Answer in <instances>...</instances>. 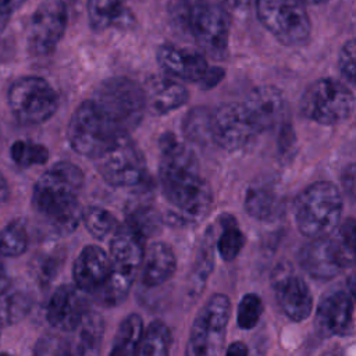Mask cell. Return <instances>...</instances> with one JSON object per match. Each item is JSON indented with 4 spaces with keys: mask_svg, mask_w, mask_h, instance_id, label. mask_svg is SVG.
<instances>
[{
    "mask_svg": "<svg viewBox=\"0 0 356 356\" xmlns=\"http://www.w3.org/2000/svg\"><path fill=\"white\" fill-rule=\"evenodd\" d=\"M159 175L164 196L181 222H199L209 214L211 188L200 177L193 152L171 134L160 138Z\"/></svg>",
    "mask_w": 356,
    "mask_h": 356,
    "instance_id": "1",
    "label": "cell"
},
{
    "mask_svg": "<svg viewBox=\"0 0 356 356\" xmlns=\"http://www.w3.org/2000/svg\"><path fill=\"white\" fill-rule=\"evenodd\" d=\"M82 185L81 168L68 161H58L36 181L32 193L33 207L57 232H71L83 214L78 202Z\"/></svg>",
    "mask_w": 356,
    "mask_h": 356,
    "instance_id": "2",
    "label": "cell"
},
{
    "mask_svg": "<svg viewBox=\"0 0 356 356\" xmlns=\"http://www.w3.org/2000/svg\"><path fill=\"white\" fill-rule=\"evenodd\" d=\"M171 18L203 53L216 60L227 56L231 18L224 7L206 0H178L171 7Z\"/></svg>",
    "mask_w": 356,
    "mask_h": 356,
    "instance_id": "3",
    "label": "cell"
},
{
    "mask_svg": "<svg viewBox=\"0 0 356 356\" xmlns=\"http://www.w3.org/2000/svg\"><path fill=\"white\" fill-rule=\"evenodd\" d=\"M90 100L122 136L129 135L147 111L143 85L127 76H113L103 81L95 89Z\"/></svg>",
    "mask_w": 356,
    "mask_h": 356,
    "instance_id": "4",
    "label": "cell"
},
{
    "mask_svg": "<svg viewBox=\"0 0 356 356\" xmlns=\"http://www.w3.org/2000/svg\"><path fill=\"white\" fill-rule=\"evenodd\" d=\"M342 206V195L337 185L328 181L310 184L295 200L296 227L310 239L328 236L341 224Z\"/></svg>",
    "mask_w": 356,
    "mask_h": 356,
    "instance_id": "5",
    "label": "cell"
},
{
    "mask_svg": "<svg viewBox=\"0 0 356 356\" xmlns=\"http://www.w3.org/2000/svg\"><path fill=\"white\" fill-rule=\"evenodd\" d=\"M145 241L127 224L120 225L114 232L108 254L111 271L104 286L96 293L104 305L114 306L127 298L143 263Z\"/></svg>",
    "mask_w": 356,
    "mask_h": 356,
    "instance_id": "6",
    "label": "cell"
},
{
    "mask_svg": "<svg viewBox=\"0 0 356 356\" xmlns=\"http://www.w3.org/2000/svg\"><path fill=\"white\" fill-rule=\"evenodd\" d=\"M254 6L260 24L281 44L298 47L309 42L312 22L302 0H256Z\"/></svg>",
    "mask_w": 356,
    "mask_h": 356,
    "instance_id": "7",
    "label": "cell"
},
{
    "mask_svg": "<svg viewBox=\"0 0 356 356\" xmlns=\"http://www.w3.org/2000/svg\"><path fill=\"white\" fill-rule=\"evenodd\" d=\"M356 99L352 90L332 78L312 82L300 99V110L307 120L321 125H338L353 113Z\"/></svg>",
    "mask_w": 356,
    "mask_h": 356,
    "instance_id": "8",
    "label": "cell"
},
{
    "mask_svg": "<svg viewBox=\"0 0 356 356\" xmlns=\"http://www.w3.org/2000/svg\"><path fill=\"white\" fill-rule=\"evenodd\" d=\"M229 316V298L224 293L211 295L193 320L185 356H221Z\"/></svg>",
    "mask_w": 356,
    "mask_h": 356,
    "instance_id": "9",
    "label": "cell"
},
{
    "mask_svg": "<svg viewBox=\"0 0 356 356\" xmlns=\"http://www.w3.org/2000/svg\"><path fill=\"white\" fill-rule=\"evenodd\" d=\"M8 107L22 125H39L50 120L58 108L60 97L51 85L39 76L15 79L7 93Z\"/></svg>",
    "mask_w": 356,
    "mask_h": 356,
    "instance_id": "10",
    "label": "cell"
},
{
    "mask_svg": "<svg viewBox=\"0 0 356 356\" xmlns=\"http://www.w3.org/2000/svg\"><path fill=\"white\" fill-rule=\"evenodd\" d=\"M120 136L122 135H118L90 99L82 102L71 115L68 140L72 149L82 156L96 160Z\"/></svg>",
    "mask_w": 356,
    "mask_h": 356,
    "instance_id": "11",
    "label": "cell"
},
{
    "mask_svg": "<svg viewBox=\"0 0 356 356\" xmlns=\"http://www.w3.org/2000/svg\"><path fill=\"white\" fill-rule=\"evenodd\" d=\"M96 167L103 179L117 188L136 186L146 182V161L129 135L120 136L102 156Z\"/></svg>",
    "mask_w": 356,
    "mask_h": 356,
    "instance_id": "12",
    "label": "cell"
},
{
    "mask_svg": "<svg viewBox=\"0 0 356 356\" xmlns=\"http://www.w3.org/2000/svg\"><path fill=\"white\" fill-rule=\"evenodd\" d=\"M67 19L68 11L63 0H43L28 24L29 51L35 56H47L54 51L65 32Z\"/></svg>",
    "mask_w": 356,
    "mask_h": 356,
    "instance_id": "13",
    "label": "cell"
},
{
    "mask_svg": "<svg viewBox=\"0 0 356 356\" xmlns=\"http://www.w3.org/2000/svg\"><path fill=\"white\" fill-rule=\"evenodd\" d=\"M257 134L243 103H225L211 111L213 143L225 150L243 149Z\"/></svg>",
    "mask_w": 356,
    "mask_h": 356,
    "instance_id": "14",
    "label": "cell"
},
{
    "mask_svg": "<svg viewBox=\"0 0 356 356\" xmlns=\"http://www.w3.org/2000/svg\"><path fill=\"white\" fill-rule=\"evenodd\" d=\"M271 282L281 310L293 321L306 320L313 307L312 292L302 277H299L291 264L277 266Z\"/></svg>",
    "mask_w": 356,
    "mask_h": 356,
    "instance_id": "15",
    "label": "cell"
},
{
    "mask_svg": "<svg viewBox=\"0 0 356 356\" xmlns=\"http://www.w3.org/2000/svg\"><path fill=\"white\" fill-rule=\"evenodd\" d=\"M353 321V300L343 291L331 292L317 306L314 330L323 338L345 335Z\"/></svg>",
    "mask_w": 356,
    "mask_h": 356,
    "instance_id": "16",
    "label": "cell"
},
{
    "mask_svg": "<svg viewBox=\"0 0 356 356\" xmlns=\"http://www.w3.org/2000/svg\"><path fill=\"white\" fill-rule=\"evenodd\" d=\"M257 132L275 128L285 117L286 103L282 92L273 85L254 88L243 102Z\"/></svg>",
    "mask_w": 356,
    "mask_h": 356,
    "instance_id": "17",
    "label": "cell"
},
{
    "mask_svg": "<svg viewBox=\"0 0 356 356\" xmlns=\"http://www.w3.org/2000/svg\"><path fill=\"white\" fill-rule=\"evenodd\" d=\"M89 309L82 298V291L74 285L58 286L47 305V321L61 332H71Z\"/></svg>",
    "mask_w": 356,
    "mask_h": 356,
    "instance_id": "18",
    "label": "cell"
},
{
    "mask_svg": "<svg viewBox=\"0 0 356 356\" xmlns=\"http://www.w3.org/2000/svg\"><path fill=\"white\" fill-rule=\"evenodd\" d=\"M157 61L167 74L191 82L202 83L210 71V67L202 53L174 44L160 46L157 50Z\"/></svg>",
    "mask_w": 356,
    "mask_h": 356,
    "instance_id": "19",
    "label": "cell"
},
{
    "mask_svg": "<svg viewBox=\"0 0 356 356\" xmlns=\"http://www.w3.org/2000/svg\"><path fill=\"white\" fill-rule=\"evenodd\" d=\"M110 271V256L99 246H86L81 250L74 263L72 274L75 286L82 292L97 293L108 280Z\"/></svg>",
    "mask_w": 356,
    "mask_h": 356,
    "instance_id": "20",
    "label": "cell"
},
{
    "mask_svg": "<svg viewBox=\"0 0 356 356\" xmlns=\"http://www.w3.org/2000/svg\"><path fill=\"white\" fill-rule=\"evenodd\" d=\"M146 110L154 115H163L182 107L188 99V89L167 76H152L143 85Z\"/></svg>",
    "mask_w": 356,
    "mask_h": 356,
    "instance_id": "21",
    "label": "cell"
},
{
    "mask_svg": "<svg viewBox=\"0 0 356 356\" xmlns=\"http://www.w3.org/2000/svg\"><path fill=\"white\" fill-rule=\"evenodd\" d=\"M103 332L102 316L88 310L79 324L65 337L68 356H99Z\"/></svg>",
    "mask_w": 356,
    "mask_h": 356,
    "instance_id": "22",
    "label": "cell"
},
{
    "mask_svg": "<svg viewBox=\"0 0 356 356\" xmlns=\"http://www.w3.org/2000/svg\"><path fill=\"white\" fill-rule=\"evenodd\" d=\"M299 260L302 267L317 280H331L342 271L335 261L328 236L312 239L300 250Z\"/></svg>",
    "mask_w": 356,
    "mask_h": 356,
    "instance_id": "23",
    "label": "cell"
},
{
    "mask_svg": "<svg viewBox=\"0 0 356 356\" xmlns=\"http://www.w3.org/2000/svg\"><path fill=\"white\" fill-rule=\"evenodd\" d=\"M175 267L177 260L172 249L164 242H153L145 250L142 282L146 286H159L174 274Z\"/></svg>",
    "mask_w": 356,
    "mask_h": 356,
    "instance_id": "24",
    "label": "cell"
},
{
    "mask_svg": "<svg viewBox=\"0 0 356 356\" xmlns=\"http://www.w3.org/2000/svg\"><path fill=\"white\" fill-rule=\"evenodd\" d=\"M332 254L341 270L356 264V220L346 218L328 235Z\"/></svg>",
    "mask_w": 356,
    "mask_h": 356,
    "instance_id": "25",
    "label": "cell"
},
{
    "mask_svg": "<svg viewBox=\"0 0 356 356\" xmlns=\"http://www.w3.org/2000/svg\"><path fill=\"white\" fill-rule=\"evenodd\" d=\"M143 332L142 317L138 314L127 316L117 330L110 356H138Z\"/></svg>",
    "mask_w": 356,
    "mask_h": 356,
    "instance_id": "26",
    "label": "cell"
},
{
    "mask_svg": "<svg viewBox=\"0 0 356 356\" xmlns=\"http://www.w3.org/2000/svg\"><path fill=\"white\" fill-rule=\"evenodd\" d=\"M86 10L89 24L96 31L120 25L128 14L122 0H88Z\"/></svg>",
    "mask_w": 356,
    "mask_h": 356,
    "instance_id": "27",
    "label": "cell"
},
{
    "mask_svg": "<svg viewBox=\"0 0 356 356\" xmlns=\"http://www.w3.org/2000/svg\"><path fill=\"white\" fill-rule=\"evenodd\" d=\"M278 207V196L273 188L267 185H253L245 196V210L256 220L271 218Z\"/></svg>",
    "mask_w": 356,
    "mask_h": 356,
    "instance_id": "28",
    "label": "cell"
},
{
    "mask_svg": "<svg viewBox=\"0 0 356 356\" xmlns=\"http://www.w3.org/2000/svg\"><path fill=\"white\" fill-rule=\"evenodd\" d=\"M125 224L146 239L160 229L161 216L152 204L136 203L127 210Z\"/></svg>",
    "mask_w": 356,
    "mask_h": 356,
    "instance_id": "29",
    "label": "cell"
},
{
    "mask_svg": "<svg viewBox=\"0 0 356 356\" xmlns=\"http://www.w3.org/2000/svg\"><path fill=\"white\" fill-rule=\"evenodd\" d=\"M171 334L168 327L161 321H153L145 328L138 356H168Z\"/></svg>",
    "mask_w": 356,
    "mask_h": 356,
    "instance_id": "30",
    "label": "cell"
},
{
    "mask_svg": "<svg viewBox=\"0 0 356 356\" xmlns=\"http://www.w3.org/2000/svg\"><path fill=\"white\" fill-rule=\"evenodd\" d=\"M184 134L192 142L199 145H206L213 142L211 138V110L206 107H196L191 110L184 122Z\"/></svg>",
    "mask_w": 356,
    "mask_h": 356,
    "instance_id": "31",
    "label": "cell"
},
{
    "mask_svg": "<svg viewBox=\"0 0 356 356\" xmlns=\"http://www.w3.org/2000/svg\"><path fill=\"white\" fill-rule=\"evenodd\" d=\"M221 234L217 239V249L222 260H234L245 245V235L236 225L235 218L224 216L221 218Z\"/></svg>",
    "mask_w": 356,
    "mask_h": 356,
    "instance_id": "32",
    "label": "cell"
},
{
    "mask_svg": "<svg viewBox=\"0 0 356 356\" xmlns=\"http://www.w3.org/2000/svg\"><path fill=\"white\" fill-rule=\"evenodd\" d=\"M82 221L90 235L96 239H106L107 236L114 235L120 227L117 218L108 210L96 206L83 210Z\"/></svg>",
    "mask_w": 356,
    "mask_h": 356,
    "instance_id": "33",
    "label": "cell"
},
{
    "mask_svg": "<svg viewBox=\"0 0 356 356\" xmlns=\"http://www.w3.org/2000/svg\"><path fill=\"white\" fill-rule=\"evenodd\" d=\"M28 246V232L25 225L15 220L7 224L0 232V254L6 257L21 256Z\"/></svg>",
    "mask_w": 356,
    "mask_h": 356,
    "instance_id": "34",
    "label": "cell"
},
{
    "mask_svg": "<svg viewBox=\"0 0 356 356\" xmlns=\"http://www.w3.org/2000/svg\"><path fill=\"white\" fill-rule=\"evenodd\" d=\"M4 300L1 302V320L7 324H14L22 320L31 310L32 300L24 291H10V288L1 293Z\"/></svg>",
    "mask_w": 356,
    "mask_h": 356,
    "instance_id": "35",
    "label": "cell"
},
{
    "mask_svg": "<svg viewBox=\"0 0 356 356\" xmlns=\"http://www.w3.org/2000/svg\"><path fill=\"white\" fill-rule=\"evenodd\" d=\"M11 159L19 167H32L35 164H43L49 160V150L39 143L31 140H15L10 149Z\"/></svg>",
    "mask_w": 356,
    "mask_h": 356,
    "instance_id": "36",
    "label": "cell"
},
{
    "mask_svg": "<svg viewBox=\"0 0 356 356\" xmlns=\"http://www.w3.org/2000/svg\"><path fill=\"white\" fill-rule=\"evenodd\" d=\"M263 302L256 293H246L242 296L238 310H236V323L243 330L253 328L261 316Z\"/></svg>",
    "mask_w": 356,
    "mask_h": 356,
    "instance_id": "37",
    "label": "cell"
},
{
    "mask_svg": "<svg viewBox=\"0 0 356 356\" xmlns=\"http://www.w3.org/2000/svg\"><path fill=\"white\" fill-rule=\"evenodd\" d=\"M33 356H68L67 338L58 334L43 335L36 342Z\"/></svg>",
    "mask_w": 356,
    "mask_h": 356,
    "instance_id": "38",
    "label": "cell"
},
{
    "mask_svg": "<svg viewBox=\"0 0 356 356\" xmlns=\"http://www.w3.org/2000/svg\"><path fill=\"white\" fill-rule=\"evenodd\" d=\"M338 68L341 75L356 86V39L348 40L338 56Z\"/></svg>",
    "mask_w": 356,
    "mask_h": 356,
    "instance_id": "39",
    "label": "cell"
},
{
    "mask_svg": "<svg viewBox=\"0 0 356 356\" xmlns=\"http://www.w3.org/2000/svg\"><path fill=\"white\" fill-rule=\"evenodd\" d=\"M341 184L343 191L353 199H356V163L348 164L341 174Z\"/></svg>",
    "mask_w": 356,
    "mask_h": 356,
    "instance_id": "40",
    "label": "cell"
},
{
    "mask_svg": "<svg viewBox=\"0 0 356 356\" xmlns=\"http://www.w3.org/2000/svg\"><path fill=\"white\" fill-rule=\"evenodd\" d=\"M25 0H0V33L8 24L11 14L22 6Z\"/></svg>",
    "mask_w": 356,
    "mask_h": 356,
    "instance_id": "41",
    "label": "cell"
},
{
    "mask_svg": "<svg viewBox=\"0 0 356 356\" xmlns=\"http://www.w3.org/2000/svg\"><path fill=\"white\" fill-rule=\"evenodd\" d=\"M222 76H224V70L217 68V67H210V71L207 72V75L203 79L202 85L204 88H211V86L217 85L222 79Z\"/></svg>",
    "mask_w": 356,
    "mask_h": 356,
    "instance_id": "42",
    "label": "cell"
},
{
    "mask_svg": "<svg viewBox=\"0 0 356 356\" xmlns=\"http://www.w3.org/2000/svg\"><path fill=\"white\" fill-rule=\"evenodd\" d=\"M224 356H248V346L243 342H241V341L232 342L227 348Z\"/></svg>",
    "mask_w": 356,
    "mask_h": 356,
    "instance_id": "43",
    "label": "cell"
},
{
    "mask_svg": "<svg viewBox=\"0 0 356 356\" xmlns=\"http://www.w3.org/2000/svg\"><path fill=\"white\" fill-rule=\"evenodd\" d=\"M221 4L235 8V10H242L246 8L248 6H250L252 3H254L256 0H218Z\"/></svg>",
    "mask_w": 356,
    "mask_h": 356,
    "instance_id": "44",
    "label": "cell"
},
{
    "mask_svg": "<svg viewBox=\"0 0 356 356\" xmlns=\"http://www.w3.org/2000/svg\"><path fill=\"white\" fill-rule=\"evenodd\" d=\"M8 196H10L8 184H7L6 178L1 175V172H0V204L6 203L8 200Z\"/></svg>",
    "mask_w": 356,
    "mask_h": 356,
    "instance_id": "45",
    "label": "cell"
},
{
    "mask_svg": "<svg viewBox=\"0 0 356 356\" xmlns=\"http://www.w3.org/2000/svg\"><path fill=\"white\" fill-rule=\"evenodd\" d=\"M348 288H349V292L353 298V300L356 302V275H352L348 281Z\"/></svg>",
    "mask_w": 356,
    "mask_h": 356,
    "instance_id": "46",
    "label": "cell"
},
{
    "mask_svg": "<svg viewBox=\"0 0 356 356\" xmlns=\"http://www.w3.org/2000/svg\"><path fill=\"white\" fill-rule=\"evenodd\" d=\"M302 1L307 3V4H323V3H325L328 0H302Z\"/></svg>",
    "mask_w": 356,
    "mask_h": 356,
    "instance_id": "47",
    "label": "cell"
},
{
    "mask_svg": "<svg viewBox=\"0 0 356 356\" xmlns=\"http://www.w3.org/2000/svg\"><path fill=\"white\" fill-rule=\"evenodd\" d=\"M323 356H342V355H339V353H337V352H328V353H325V355H323Z\"/></svg>",
    "mask_w": 356,
    "mask_h": 356,
    "instance_id": "48",
    "label": "cell"
},
{
    "mask_svg": "<svg viewBox=\"0 0 356 356\" xmlns=\"http://www.w3.org/2000/svg\"><path fill=\"white\" fill-rule=\"evenodd\" d=\"M1 327H3V320H1V316H0V338H1Z\"/></svg>",
    "mask_w": 356,
    "mask_h": 356,
    "instance_id": "49",
    "label": "cell"
},
{
    "mask_svg": "<svg viewBox=\"0 0 356 356\" xmlns=\"http://www.w3.org/2000/svg\"><path fill=\"white\" fill-rule=\"evenodd\" d=\"M0 356H11V355H8V353H6V352H0Z\"/></svg>",
    "mask_w": 356,
    "mask_h": 356,
    "instance_id": "50",
    "label": "cell"
}]
</instances>
